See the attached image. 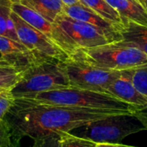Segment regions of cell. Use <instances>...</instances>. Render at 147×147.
Returning a JSON list of instances; mask_svg holds the SVG:
<instances>
[{
    "label": "cell",
    "instance_id": "obj_1",
    "mask_svg": "<svg viewBox=\"0 0 147 147\" xmlns=\"http://www.w3.org/2000/svg\"><path fill=\"white\" fill-rule=\"evenodd\" d=\"M117 114L129 113L45 104L28 99L15 98L6 118L12 138L18 146L20 140L25 137L34 140L60 136L90 122Z\"/></svg>",
    "mask_w": 147,
    "mask_h": 147
},
{
    "label": "cell",
    "instance_id": "obj_2",
    "mask_svg": "<svg viewBox=\"0 0 147 147\" xmlns=\"http://www.w3.org/2000/svg\"><path fill=\"white\" fill-rule=\"evenodd\" d=\"M24 99H28L45 104L117 110L129 114H135L138 111L136 108L117 99L108 93L93 91L71 86L42 92L30 98Z\"/></svg>",
    "mask_w": 147,
    "mask_h": 147
},
{
    "label": "cell",
    "instance_id": "obj_3",
    "mask_svg": "<svg viewBox=\"0 0 147 147\" xmlns=\"http://www.w3.org/2000/svg\"><path fill=\"white\" fill-rule=\"evenodd\" d=\"M69 59L111 71L132 70L147 65V56L142 51L118 42L82 49Z\"/></svg>",
    "mask_w": 147,
    "mask_h": 147
},
{
    "label": "cell",
    "instance_id": "obj_4",
    "mask_svg": "<svg viewBox=\"0 0 147 147\" xmlns=\"http://www.w3.org/2000/svg\"><path fill=\"white\" fill-rule=\"evenodd\" d=\"M64 64L56 59L38 61L24 71L11 95L15 98H30L42 92L69 87Z\"/></svg>",
    "mask_w": 147,
    "mask_h": 147
},
{
    "label": "cell",
    "instance_id": "obj_5",
    "mask_svg": "<svg viewBox=\"0 0 147 147\" xmlns=\"http://www.w3.org/2000/svg\"><path fill=\"white\" fill-rule=\"evenodd\" d=\"M52 40L68 57L74 53L110 42L96 27L60 14L53 23Z\"/></svg>",
    "mask_w": 147,
    "mask_h": 147
},
{
    "label": "cell",
    "instance_id": "obj_6",
    "mask_svg": "<svg viewBox=\"0 0 147 147\" xmlns=\"http://www.w3.org/2000/svg\"><path fill=\"white\" fill-rule=\"evenodd\" d=\"M141 131H146V127L135 114H117L90 122L71 133L96 144H118L126 137Z\"/></svg>",
    "mask_w": 147,
    "mask_h": 147
},
{
    "label": "cell",
    "instance_id": "obj_7",
    "mask_svg": "<svg viewBox=\"0 0 147 147\" xmlns=\"http://www.w3.org/2000/svg\"><path fill=\"white\" fill-rule=\"evenodd\" d=\"M64 65L70 86L104 93H107L108 87L122 72L98 68L70 59Z\"/></svg>",
    "mask_w": 147,
    "mask_h": 147
},
{
    "label": "cell",
    "instance_id": "obj_8",
    "mask_svg": "<svg viewBox=\"0 0 147 147\" xmlns=\"http://www.w3.org/2000/svg\"><path fill=\"white\" fill-rule=\"evenodd\" d=\"M11 20L20 42L40 59H56L62 62L69 59L68 55L50 37L25 22L13 11L11 12Z\"/></svg>",
    "mask_w": 147,
    "mask_h": 147
},
{
    "label": "cell",
    "instance_id": "obj_9",
    "mask_svg": "<svg viewBox=\"0 0 147 147\" xmlns=\"http://www.w3.org/2000/svg\"><path fill=\"white\" fill-rule=\"evenodd\" d=\"M64 13L73 19L96 27L108 38L110 42H117L122 40L119 32L120 28L118 26L104 19L80 2L70 6H65Z\"/></svg>",
    "mask_w": 147,
    "mask_h": 147
},
{
    "label": "cell",
    "instance_id": "obj_10",
    "mask_svg": "<svg viewBox=\"0 0 147 147\" xmlns=\"http://www.w3.org/2000/svg\"><path fill=\"white\" fill-rule=\"evenodd\" d=\"M132 70L122 71L121 75L108 87L107 93L140 110L147 107V98L140 94L133 84Z\"/></svg>",
    "mask_w": 147,
    "mask_h": 147
},
{
    "label": "cell",
    "instance_id": "obj_11",
    "mask_svg": "<svg viewBox=\"0 0 147 147\" xmlns=\"http://www.w3.org/2000/svg\"><path fill=\"white\" fill-rule=\"evenodd\" d=\"M0 54L6 61L25 71L40 60L20 41L0 35Z\"/></svg>",
    "mask_w": 147,
    "mask_h": 147
},
{
    "label": "cell",
    "instance_id": "obj_12",
    "mask_svg": "<svg viewBox=\"0 0 147 147\" xmlns=\"http://www.w3.org/2000/svg\"><path fill=\"white\" fill-rule=\"evenodd\" d=\"M122 20V26L119 30L122 40L117 42L138 48L147 56V27L126 19Z\"/></svg>",
    "mask_w": 147,
    "mask_h": 147
},
{
    "label": "cell",
    "instance_id": "obj_13",
    "mask_svg": "<svg viewBox=\"0 0 147 147\" xmlns=\"http://www.w3.org/2000/svg\"><path fill=\"white\" fill-rule=\"evenodd\" d=\"M122 19L147 27V9L140 0H106Z\"/></svg>",
    "mask_w": 147,
    "mask_h": 147
},
{
    "label": "cell",
    "instance_id": "obj_14",
    "mask_svg": "<svg viewBox=\"0 0 147 147\" xmlns=\"http://www.w3.org/2000/svg\"><path fill=\"white\" fill-rule=\"evenodd\" d=\"M21 4L30 8L49 22L53 23L55 19L64 13L65 4L61 0H15Z\"/></svg>",
    "mask_w": 147,
    "mask_h": 147
},
{
    "label": "cell",
    "instance_id": "obj_15",
    "mask_svg": "<svg viewBox=\"0 0 147 147\" xmlns=\"http://www.w3.org/2000/svg\"><path fill=\"white\" fill-rule=\"evenodd\" d=\"M11 10L19 17H21L25 22H27L33 28H35L36 29L41 31L51 38L53 23L49 22L42 16L31 9L30 8L26 7L16 1H13L11 3Z\"/></svg>",
    "mask_w": 147,
    "mask_h": 147
},
{
    "label": "cell",
    "instance_id": "obj_16",
    "mask_svg": "<svg viewBox=\"0 0 147 147\" xmlns=\"http://www.w3.org/2000/svg\"><path fill=\"white\" fill-rule=\"evenodd\" d=\"M15 97L10 92L0 97V147H17L14 141L10 128L6 118L7 113L13 105Z\"/></svg>",
    "mask_w": 147,
    "mask_h": 147
},
{
    "label": "cell",
    "instance_id": "obj_17",
    "mask_svg": "<svg viewBox=\"0 0 147 147\" xmlns=\"http://www.w3.org/2000/svg\"><path fill=\"white\" fill-rule=\"evenodd\" d=\"M24 71L3 59L0 60V93L10 92L21 80Z\"/></svg>",
    "mask_w": 147,
    "mask_h": 147
},
{
    "label": "cell",
    "instance_id": "obj_18",
    "mask_svg": "<svg viewBox=\"0 0 147 147\" xmlns=\"http://www.w3.org/2000/svg\"><path fill=\"white\" fill-rule=\"evenodd\" d=\"M80 3L91 9L99 16L115 24L120 28L122 26V18L116 9L106 0H80Z\"/></svg>",
    "mask_w": 147,
    "mask_h": 147
},
{
    "label": "cell",
    "instance_id": "obj_19",
    "mask_svg": "<svg viewBox=\"0 0 147 147\" xmlns=\"http://www.w3.org/2000/svg\"><path fill=\"white\" fill-rule=\"evenodd\" d=\"M12 0H0V35L20 41L11 20Z\"/></svg>",
    "mask_w": 147,
    "mask_h": 147
},
{
    "label": "cell",
    "instance_id": "obj_20",
    "mask_svg": "<svg viewBox=\"0 0 147 147\" xmlns=\"http://www.w3.org/2000/svg\"><path fill=\"white\" fill-rule=\"evenodd\" d=\"M61 147H96L92 140L78 137L71 133H65L59 136Z\"/></svg>",
    "mask_w": 147,
    "mask_h": 147
},
{
    "label": "cell",
    "instance_id": "obj_21",
    "mask_svg": "<svg viewBox=\"0 0 147 147\" xmlns=\"http://www.w3.org/2000/svg\"><path fill=\"white\" fill-rule=\"evenodd\" d=\"M131 79L137 90L147 98V65L133 69L131 71Z\"/></svg>",
    "mask_w": 147,
    "mask_h": 147
},
{
    "label": "cell",
    "instance_id": "obj_22",
    "mask_svg": "<svg viewBox=\"0 0 147 147\" xmlns=\"http://www.w3.org/2000/svg\"><path fill=\"white\" fill-rule=\"evenodd\" d=\"M31 147H61L59 136H51L34 140Z\"/></svg>",
    "mask_w": 147,
    "mask_h": 147
},
{
    "label": "cell",
    "instance_id": "obj_23",
    "mask_svg": "<svg viewBox=\"0 0 147 147\" xmlns=\"http://www.w3.org/2000/svg\"><path fill=\"white\" fill-rule=\"evenodd\" d=\"M136 116L142 121V123L145 125V127H146L147 131V107L145 109H140L135 113Z\"/></svg>",
    "mask_w": 147,
    "mask_h": 147
},
{
    "label": "cell",
    "instance_id": "obj_24",
    "mask_svg": "<svg viewBox=\"0 0 147 147\" xmlns=\"http://www.w3.org/2000/svg\"><path fill=\"white\" fill-rule=\"evenodd\" d=\"M96 147H126L125 145L121 144H115V143H100L96 144Z\"/></svg>",
    "mask_w": 147,
    "mask_h": 147
},
{
    "label": "cell",
    "instance_id": "obj_25",
    "mask_svg": "<svg viewBox=\"0 0 147 147\" xmlns=\"http://www.w3.org/2000/svg\"><path fill=\"white\" fill-rule=\"evenodd\" d=\"M61 1L64 3L65 6H70V5H72L80 2V0H61Z\"/></svg>",
    "mask_w": 147,
    "mask_h": 147
},
{
    "label": "cell",
    "instance_id": "obj_26",
    "mask_svg": "<svg viewBox=\"0 0 147 147\" xmlns=\"http://www.w3.org/2000/svg\"><path fill=\"white\" fill-rule=\"evenodd\" d=\"M140 3L144 5V7L147 9V0H140Z\"/></svg>",
    "mask_w": 147,
    "mask_h": 147
},
{
    "label": "cell",
    "instance_id": "obj_27",
    "mask_svg": "<svg viewBox=\"0 0 147 147\" xmlns=\"http://www.w3.org/2000/svg\"><path fill=\"white\" fill-rule=\"evenodd\" d=\"M3 57H2V55L0 54V60H3ZM4 60H5V59H4Z\"/></svg>",
    "mask_w": 147,
    "mask_h": 147
},
{
    "label": "cell",
    "instance_id": "obj_28",
    "mask_svg": "<svg viewBox=\"0 0 147 147\" xmlns=\"http://www.w3.org/2000/svg\"><path fill=\"white\" fill-rule=\"evenodd\" d=\"M4 94H5V93H0V97H1V96H2L3 95H4Z\"/></svg>",
    "mask_w": 147,
    "mask_h": 147
},
{
    "label": "cell",
    "instance_id": "obj_29",
    "mask_svg": "<svg viewBox=\"0 0 147 147\" xmlns=\"http://www.w3.org/2000/svg\"><path fill=\"white\" fill-rule=\"evenodd\" d=\"M126 147H135V146H126Z\"/></svg>",
    "mask_w": 147,
    "mask_h": 147
},
{
    "label": "cell",
    "instance_id": "obj_30",
    "mask_svg": "<svg viewBox=\"0 0 147 147\" xmlns=\"http://www.w3.org/2000/svg\"><path fill=\"white\" fill-rule=\"evenodd\" d=\"M12 1H15V0H12Z\"/></svg>",
    "mask_w": 147,
    "mask_h": 147
}]
</instances>
